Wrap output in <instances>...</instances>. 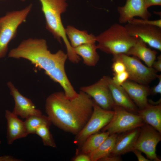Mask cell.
<instances>
[{"label":"cell","instance_id":"6da1fadb","mask_svg":"<svg viewBox=\"0 0 161 161\" xmlns=\"http://www.w3.org/2000/svg\"><path fill=\"white\" fill-rule=\"evenodd\" d=\"M8 57L27 60L38 69L44 70L50 78L60 84L66 95H71L75 92L65 70L68 58L66 53L61 50L51 53L45 39L29 38L23 40L10 50Z\"/></svg>","mask_w":161,"mask_h":161},{"label":"cell","instance_id":"7a4b0ae2","mask_svg":"<svg viewBox=\"0 0 161 161\" xmlns=\"http://www.w3.org/2000/svg\"><path fill=\"white\" fill-rule=\"evenodd\" d=\"M93 100L80 91L76 97L69 99L64 92H54L47 98L45 111L51 123L64 131L76 135L90 118L93 110Z\"/></svg>","mask_w":161,"mask_h":161},{"label":"cell","instance_id":"3957f363","mask_svg":"<svg viewBox=\"0 0 161 161\" xmlns=\"http://www.w3.org/2000/svg\"><path fill=\"white\" fill-rule=\"evenodd\" d=\"M46 21V28L60 43L61 40L65 45L66 54L70 61L76 60L78 56L71 46L66 34L61 16L66 10L67 0H39Z\"/></svg>","mask_w":161,"mask_h":161},{"label":"cell","instance_id":"277c9868","mask_svg":"<svg viewBox=\"0 0 161 161\" xmlns=\"http://www.w3.org/2000/svg\"><path fill=\"white\" fill-rule=\"evenodd\" d=\"M138 38L130 35L124 26L115 23L96 36L97 49L113 55L126 54Z\"/></svg>","mask_w":161,"mask_h":161},{"label":"cell","instance_id":"5b68a950","mask_svg":"<svg viewBox=\"0 0 161 161\" xmlns=\"http://www.w3.org/2000/svg\"><path fill=\"white\" fill-rule=\"evenodd\" d=\"M32 7L30 4L21 10L9 12L1 18L0 59L6 55L10 42L16 37L19 27L26 21Z\"/></svg>","mask_w":161,"mask_h":161},{"label":"cell","instance_id":"8992f818","mask_svg":"<svg viewBox=\"0 0 161 161\" xmlns=\"http://www.w3.org/2000/svg\"><path fill=\"white\" fill-rule=\"evenodd\" d=\"M113 116L109 122L101 129L110 135L118 134L141 127L145 123L137 114L131 112L120 106L114 105Z\"/></svg>","mask_w":161,"mask_h":161},{"label":"cell","instance_id":"52a82bcc","mask_svg":"<svg viewBox=\"0 0 161 161\" xmlns=\"http://www.w3.org/2000/svg\"><path fill=\"white\" fill-rule=\"evenodd\" d=\"M115 60L123 62L129 75L128 79L131 81L147 85L157 78V72L152 67L144 65L135 57L122 53L113 55L112 60Z\"/></svg>","mask_w":161,"mask_h":161},{"label":"cell","instance_id":"ba28073f","mask_svg":"<svg viewBox=\"0 0 161 161\" xmlns=\"http://www.w3.org/2000/svg\"><path fill=\"white\" fill-rule=\"evenodd\" d=\"M93 100V110L91 115L83 128L75 135L74 139V143L79 146L90 136L96 133L106 125L114 115L113 110L103 109Z\"/></svg>","mask_w":161,"mask_h":161},{"label":"cell","instance_id":"9c48e42d","mask_svg":"<svg viewBox=\"0 0 161 161\" xmlns=\"http://www.w3.org/2000/svg\"><path fill=\"white\" fill-rule=\"evenodd\" d=\"M161 140V133L151 126L145 124L140 127L134 149L144 153L151 161H160L156 151V146Z\"/></svg>","mask_w":161,"mask_h":161},{"label":"cell","instance_id":"30bf717a","mask_svg":"<svg viewBox=\"0 0 161 161\" xmlns=\"http://www.w3.org/2000/svg\"><path fill=\"white\" fill-rule=\"evenodd\" d=\"M108 76H104L94 84L80 87L103 109L112 110L115 105L109 85Z\"/></svg>","mask_w":161,"mask_h":161},{"label":"cell","instance_id":"8fae6325","mask_svg":"<svg viewBox=\"0 0 161 161\" xmlns=\"http://www.w3.org/2000/svg\"><path fill=\"white\" fill-rule=\"evenodd\" d=\"M124 26L130 35L139 38L150 47L161 51V28L151 25L129 23Z\"/></svg>","mask_w":161,"mask_h":161},{"label":"cell","instance_id":"7c38bea8","mask_svg":"<svg viewBox=\"0 0 161 161\" xmlns=\"http://www.w3.org/2000/svg\"><path fill=\"white\" fill-rule=\"evenodd\" d=\"M7 85L14 99L15 106L12 112L14 114L25 119L32 115L42 114L40 110L36 109L31 100L21 95L11 81H8Z\"/></svg>","mask_w":161,"mask_h":161},{"label":"cell","instance_id":"4fadbf2b","mask_svg":"<svg viewBox=\"0 0 161 161\" xmlns=\"http://www.w3.org/2000/svg\"><path fill=\"white\" fill-rule=\"evenodd\" d=\"M120 24L127 23L136 16L148 19L151 15L146 7L144 0H126L125 4L118 7Z\"/></svg>","mask_w":161,"mask_h":161},{"label":"cell","instance_id":"5bb4252c","mask_svg":"<svg viewBox=\"0 0 161 161\" xmlns=\"http://www.w3.org/2000/svg\"><path fill=\"white\" fill-rule=\"evenodd\" d=\"M121 86L139 109L148 104V96L150 95V89L147 85L139 83L128 80Z\"/></svg>","mask_w":161,"mask_h":161},{"label":"cell","instance_id":"9a60e30c","mask_svg":"<svg viewBox=\"0 0 161 161\" xmlns=\"http://www.w3.org/2000/svg\"><path fill=\"white\" fill-rule=\"evenodd\" d=\"M5 117L7 122V138L8 144H11L15 140L28 135L24 121L19 119L17 115L6 109Z\"/></svg>","mask_w":161,"mask_h":161},{"label":"cell","instance_id":"2e32d148","mask_svg":"<svg viewBox=\"0 0 161 161\" xmlns=\"http://www.w3.org/2000/svg\"><path fill=\"white\" fill-rule=\"evenodd\" d=\"M140 127L122 133L120 135H118L114 148L110 154L121 156L132 151L138 136Z\"/></svg>","mask_w":161,"mask_h":161},{"label":"cell","instance_id":"e0dca14e","mask_svg":"<svg viewBox=\"0 0 161 161\" xmlns=\"http://www.w3.org/2000/svg\"><path fill=\"white\" fill-rule=\"evenodd\" d=\"M109 85L115 105L121 107L131 112L137 114V106L121 86L115 84L112 78L108 77Z\"/></svg>","mask_w":161,"mask_h":161},{"label":"cell","instance_id":"ac0fdd59","mask_svg":"<svg viewBox=\"0 0 161 161\" xmlns=\"http://www.w3.org/2000/svg\"><path fill=\"white\" fill-rule=\"evenodd\" d=\"M157 54L156 51L148 48L146 44L138 38L136 43L125 54L135 57L143 61L148 67H152Z\"/></svg>","mask_w":161,"mask_h":161},{"label":"cell","instance_id":"d6986e66","mask_svg":"<svg viewBox=\"0 0 161 161\" xmlns=\"http://www.w3.org/2000/svg\"><path fill=\"white\" fill-rule=\"evenodd\" d=\"M137 114L144 123L161 133V104H148L143 109L138 110Z\"/></svg>","mask_w":161,"mask_h":161},{"label":"cell","instance_id":"ffe728a7","mask_svg":"<svg viewBox=\"0 0 161 161\" xmlns=\"http://www.w3.org/2000/svg\"><path fill=\"white\" fill-rule=\"evenodd\" d=\"M66 34L72 47L75 48L87 43H95L96 36L89 34L86 30H80L72 25L65 28Z\"/></svg>","mask_w":161,"mask_h":161},{"label":"cell","instance_id":"44dd1931","mask_svg":"<svg viewBox=\"0 0 161 161\" xmlns=\"http://www.w3.org/2000/svg\"><path fill=\"white\" fill-rule=\"evenodd\" d=\"M97 49L95 43L84 44L73 48L76 54L82 58L83 63L89 66H95L99 60Z\"/></svg>","mask_w":161,"mask_h":161},{"label":"cell","instance_id":"7402d4cb","mask_svg":"<svg viewBox=\"0 0 161 161\" xmlns=\"http://www.w3.org/2000/svg\"><path fill=\"white\" fill-rule=\"evenodd\" d=\"M118 134L110 135L96 150L89 154L91 161H99L112 152Z\"/></svg>","mask_w":161,"mask_h":161},{"label":"cell","instance_id":"603a6c76","mask_svg":"<svg viewBox=\"0 0 161 161\" xmlns=\"http://www.w3.org/2000/svg\"><path fill=\"white\" fill-rule=\"evenodd\" d=\"M110 135L107 131L93 134L90 136L81 146L82 153L89 154L96 150Z\"/></svg>","mask_w":161,"mask_h":161},{"label":"cell","instance_id":"cb8c5ba5","mask_svg":"<svg viewBox=\"0 0 161 161\" xmlns=\"http://www.w3.org/2000/svg\"><path fill=\"white\" fill-rule=\"evenodd\" d=\"M24 123L29 134H35L37 129L43 125L50 126L51 122L48 116L41 114L30 116L26 119Z\"/></svg>","mask_w":161,"mask_h":161},{"label":"cell","instance_id":"d4e9b609","mask_svg":"<svg viewBox=\"0 0 161 161\" xmlns=\"http://www.w3.org/2000/svg\"><path fill=\"white\" fill-rule=\"evenodd\" d=\"M49 127L47 125H43L37 129L35 134L41 138L44 145L56 148V145L49 131Z\"/></svg>","mask_w":161,"mask_h":161},{"label":"cell","instance_id":"484cf974","mask_svg":"<svg viewBox=\"0 0 161 161\" xmlns=\"http://www.w3.org/2000/svg\"><path fill=\"white\" fill-rule=\"evenodd\" d=\"M128 23L134 24L151 25L161 28V18L157 20H149L148 19H137L133 18L129 20Z\"/></svg>","mask_w":161,"mask_h":161},{"label":"cell","instance_id":"4316f807","mask_svg":"<svg viewBox=\"0 0 161 161\" xmlns=\"http://www.w3.org/2000/svg\"><path fill=\"white\" fill-rule=\"evenodd\" d=\"M129 75L126 70L118 73L114 74L112 80L116 85L121 86L124 82L128 80Z\"/></svg>","mask_w":161,"mask_h":161},{"label":"cell","instance_id":"83f0119b","mask_svg":"<svg viewBox=\"0 0 161 161\" xmlns=\"http://www.w3.org/2000/svg\"><path fill=\"white\" fill-rule=\"evenodd\" d=\"M112 69L114 73L117 74L121 72L126 70L125 64L120 60H113Z\"/></svg>","mask_w":161,"mask_h":161},{"label":"cell","instance_id":"f1b7e54d","mask_svg":"<svg viewBox=\"0 0 161 161\" xmlns=\"http://www.w3.org/2000/svg\"><path fill=\"white\" fill-rule=\"evenodd\" d=\"M157 78L159 80L158 83L150 89V95H155L161 94V75H158Z\"/></svg>","mask_w":161,"mask_h":161},{"label":"cell","instance_id":"f546056e","mask_svg":"<svg viewBox=\"0 0 161 161\" xmlns=\"http://www.w3.org/2000/svg\"><path fill=\"white\" fill-rule=\"evenodd\" d=\"M122 160L121 156H118L110 154L108 156L100 159L101 161H120Z\"/></svg>","mask_w":161,"mask_h":161},{"label":"cell","instance_id":"4dcf8cb0","mask_svg":"<svg viewBox=\"0 0 161 161\" xmlns=\"http://www.w3.org/2000/svg\"><path fill=\"white\" fill-rule=\"evenodd\" d=\"M74 161H91L89 154L82 153L78 155L73 159Z\"/></svg>","mask_w":161,"mask_h":161},{"label":"cell","instance_id":"1f68e13d","mask_svg":"<svg viewBox=\"0 0 161 161\" xmlns=\"http://www.w3.org/2000/svg\"><path fill=\"white\" fill-rule=\"evenodd\" d=\"M152 67L157 72H161V55H159L157 59L154 61Z\"/></svg>","mask_w":161,"mask_h":161},{"label":"cell","instance_id":"d6a6232c","mask_svg":"<svg viewBox=\"0 0 161 161\" xmlns=\"http://www.w3.org/2000/svg\"><path fill=\"white\" fill-rule=\"evenodd\" d=\"M136 156L139 161H150L148 159L146 158L142 154L141 152L139 150L134 149L132 151Z\"/></svg>","mask_w":161,"mask_h":161},{"label":"cell","instance_id":"836d02e7","mask_svg":"<svg viewBox=\"0 0 161 161\" xmlns=\"http://www.w3.org/2000/svg\"><path fill=\"white\" fill-rule=\"evenodd\" d=\"M145 6L148 9L151 6L161 5V0H144Z\"/></svg>","mask_w":161,"mask_h":161},{"label":"cell","instance_id":"e575fe53","mask_svg":"<svg viewBox=\"0 0 161 161\" xmlns=\"http://www.w3.org/2000/svg\"><path fill=\"white\" fill-rule=\"evenodd\" d=\"M1 141L0 140V145ZM18 160L13 158V157L10 155H4L0 156V161H16Z\"/></svg>","mask_w":161,"mask_h":161},{"label":"cell","instance_id":"d590c367","mask_svg":"<svg viewBox=\"0 0 161 161\" xmlns=\"http://www.w3.org/2000/svg\"><path fill=\"white\" fill-rule=\"evenodd\" d=\"M1 19L0 18V30L1 29Z\"/></svg>","mask_w":161,"mask_h":161},{"label":"cell","instance_id":"8d00e7d4","mask_svg":"<svg viewBox=\"0 0 161 161\" xmlns=\"http://www.w3.org/2000/svg\"><path fill=\"white\" fill-rule=\"evenodd\" d=\"M21 1H25L26 0H20Z\"/></svg>","mask_w":161,"mask_h":161}]
</instances>
